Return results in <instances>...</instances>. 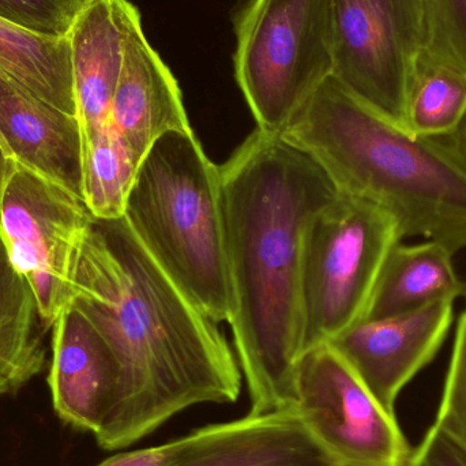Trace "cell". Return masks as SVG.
Returning a JSON list of instances; mask_svg holds the SVG:
<instances>
[{
  "label": "cell",
  "mask_w": 466,
  "mask_h": 466,
  "mask_svg": "<svg viewBox=\"0 0 466 466\" xmlns=\"http://www.w3.org/2000/svg\"><path fill=\"white\" fill-rule=\"evenodd\" d=\"M52 330L48 383L55 410L74 429L96 435L116 397L114 353L74 304L63 309Z\"/></svg>",
  "instance_id": "8fae6325"
},
{
  "label": "cell",
  "mask_w": 466,
  "mask_h": 466,
  "mask_svg": "<svg viewBox=\"0 0 466 466\" xmlns=\"http://www.w3.org/2000/svg\"><path fill=\"white\" fill-rule=\"evenodd\" d=\"M333 78L407 130L408 101L426 49L427 0H330Z\"/></svg>",
  "instance_id": "52a82bcc"
},
{
  "label": "cell",
  "mask_w": 466,
  "mask_h": 466,
  "mask_svg": "<svg viewBox=\"0 0 466 466\" xmlns=\"http://www.w3.org/2000/svg\"><path fill=\"white\" fill-rule=\"evenodd\" d=\"M407 466H466V451L442 432L430 427Z\"/></svg>",
  "instance_id": "d4e9b609"
},
{
  "label": "cell",
  "mask_w": 466,
  "mask_h": 466,
  "mask_svg": "<svg viewBox=\"0 0 466 466\" xmlns=\"http://www.w3.org/2000/svg\"><path fill=\"white\" fill-rule=\"evenodd\" d=\"M459 134H460V136H461V137H462V138H464V139H465V141H466V116H465L464 123H462L461 127H460Z\"/></svg>",
  "instance_id": "4316f807"
},
{
  "label": "cell",
  "mask_w": 466,
  "mask_h": 466,
  "mask_svg": "<svg viewBox=\"0 0 466 466\" xmlns=\"http://www.w3.org/2000/svg\"><path fill=\"white\" fill-rule=\"evenodd\" d=\"M453 257L437 241L397 244L386 260L366 319L407 314L435 301L457 300L466 288Z\"/></svg>",
  "instance_id": "2e32d148"
},
{
  "label": "cell",
  "mask_w": 466,
  "mask_h": 466,
  "mask_svg": "<svg viewBox=\"0 0 466 466\" xmlns=\"http://www.w3.org/2000/svg\"><path fill=\"white\" fill-rule=\"evenodd\" d=\"M309 155L339 194L393 216L404 238L466 249V141L413 136L329 76L279 134Z\"/></svg>",
  "instance_id": "3957f363"
},
{
  "label": "cell",
  "mask_w": 466,
  "mask_h": 466,
  "mask_svg": "<svg viewBox=\"0 0 466 466\" xmlns=\"http://www.w3.org/2000/svg\"><path fill=\"white\" fill-rule=\"evenodd\" d=\"M14 167H15V161L10 157L7 150L0 142V197H2L3 187H5L11 172H13Z\"/></svg>",
  "instance_id": "484cf974"
},
{
  "label": "cell",
  "mask_w": 466,
  "mask_h": 466,
  "mask_svg": "<svg viewBox=\"0 0 466 466\" xmlns=\"http://www.w3.org/2000/svg\"><path fill=\"white\" fill-rule=\"evenodd\" d=\"M196 437L197 430H194L185 437L177 438L163 445L116 454L111 459L104 460L97 466H172L193 445Z\"/></svg>",
  "instance_id": "cb8c5ba5"
},
{
  "label": "cell",
  "mask_w": 466,
  "mask_h": 466,
  "mask_svg": "<svg viewBox=\"0 0 466 466\" xmlns=\"http://www.w3.org/2000/svg\"><path fill=\"white\" fill-rule=\"evenodd\" d=\"M236 30L238 87L258 128L279 134L333 76L330 0H251Z\"/></svg>",
  "instance_id": "8992f818"
},
{
  "label": "cell",
  "mask_w": 466,
  "mask_h": 466,
  "mask_svg": "<svg viewBox=\"0 0 466 466\" xmlns=\"http://www.w3.org/2000/svg\"><path fill=\"white\" fill-rule=\"evenodd\" d=\"M81 10L74 0H0V19L46 37H67Z\"/></svg>",
  "instance_id": "603a6c76"
},
{
  "label": "cell",
  "mask_w": 466,
  "mask_h": 466,
  "mask_svg": "<svg viewBox=\"0 0 466 466\" xmlns=\"http://www.w3.org/2000/svg\"><path fill=\"white\" fill-rule=\"evenodd\" d=\"M74 2L78 3L79 5H81L82 8L85 7V5H89L92 0H74Z\"/></svg>",
  "instance_id": "83f0119b"
},
{
  "label": "cell",
  "mask_w": 466,
  "mask_h": 466,
  "mask_svg": "<svg viewBox=\"0 0 466 466\" xmlns=\"http://www.w3.org/2000/svg\"><path fill=\"white\" fill-rule=\"evenodd\" d=\"M114 353V407L95 435L104 451L139 442L188 408L240 396L238 359L218 329L153 259L125 218H93L73 301Z\"/></svg>",
  "instance_id": "6da1fadb"
},
{
  "label": "cell",
  "mask_w": 466,
  "mask_h": 466,
  "mask_svg": "<svg viewBox=\"0 0 466 466\" xmlns=\"http://www.w3.org/2000/svg\"><path fill=\"white\" fill-rule=\"evenodd\" d=\"M292 407L339 466H407L410 449L396 415L367 390L330 344L296 361Z\"/></svg>",
  "instance_id": "9c48e42d"
},
{
  "label": "cell",
  "mask_w": 466,
  "mask_h": 466,
  "mask_svg": "<svg viewBox=\"0 0 466 466\" xmlns=\"http://www.w3.org/2000/svg\"><path fill=\"white\" fill-rule=\"evenodd\" d=\"M138 14L128 0H92L68 32L82 139L109 127L128 29Z\"/></svg>",
  "instance_id": "9a60e30c"
},
{
  "label": "cell",
  "mask_w": 466,
  "mask_h": 466,
  "mask_svg": "<svg viewBox=\"0 0 466 466\" xmlns=\"http://www.w3.org/2000/svg\"><path fill=\"white\" fill-rule=\"evenodd\" d=\"M46 330L35 293L0 238V396L14 393L43 371Z\"/></svg>",
  "instance_id": "e0dca14e"
},
{
  "label": "cell",
  "mask_w": 466,
  "mask_h": 466,
  "mask_svg": "<svg viewBox=\"0 0 466 466\" xmlns=\"http://www.w3.org/2000/svg\"><path fill=\"white\" fill-rule=\"evenodd\" d=\"M431 427L466 451V311L457 326L437 419Z\"/></svg>",
  "instance_id": "7402d4cb"
},
{
  "label": "cell",
  "mask_w": 466,
  "mask_h": 466,
  "mask_svg": "<svg viewBox=\"0 0 466 466\" xmlns=\"http://www.w3.org/2000/svg\"><path fill=\"white\" fill-rule=\"evenodd\" d=\"M466 116V73L420 56L408 101L407 131L413 136L459 133Z\"/></svg>",
  "instance_id": "ffe728a7"
},
{
  "label": "cell",
  "mask_w": 466,
  "mask_h": 466,
  "mask_svg": "<svg viewBox=\"0 0 466 466\" xmlns=\"http://www.w3.org/2000/svg\"><path fill=\"white\" fill-rule=\"evenodd\" d=\"M401 228L382 208L339 194L309 224L301 259V353L366 319Z\"/></svg>",
  "instance_id": "5b68a950"
},
{
  "label": "cell",
  "mask_w": 466,
  "mask_h": 466,
  "mask_svg": "<svg viewBox=\"0 0 466 466\" xmlns=\"http://www.w3.org/2000/svg\"><path fill=\"white\" fill-rule=\"evenodd\" d=\"M456 300H441L407 314L366 319L328 342L396 415L401 391L434 360L451 331Z\"/></svg>",
  "instance_id": "30bf717a"
},
{
  "label": "cell",
  "mask_w": 466,
  "mask_h": 466,
  "mask_svg": "<svg viewBox=\"0 0 466 466\" xmlns=\"http://www.w3.org/2000/svg\"><path fill=\"white\" fill-rule=\"evenodd\" d=\"M85 202L15 163L0 197V238L52 329L73 301V279L93 223Z\"/></svg>",
  "instance_id": "ba28073f"
},
{
  "label": "cell",
  "mask_w": 466,
  "mask_h": 466,
  "mask_svg": "<svg viewBox=\"0 0 466 466\" xmlns=\"http://www.w3.org/2000/svg\"><path fill=\"white\" fill-rule=\"evenodd\" d=\"M141 160L112 130L82 139V199L97 220H119Z\"/></svg>",
  "instance_id": "d6986e66"
},
{
  "label": "cell",
  "mask_w": 466,
  "mask_h": 466,
  "mask_svg": "<svg viewBox=\"0 0 466 466\" xmlns=\"http://www.w3.org/2000/svg\"><path fill=\"white\" fill-rule=\"evenodd\" d=\"M421 56L466 73V0H427V41Z\"/></svg>",
  "instance_id": "44dd1931"
},
{
  "label": "cell",
  "mask_w": 466,
  "mask_h": 466,
  "mask_svg": "<svg viewBox=\"0 0 466 466\" xmlns=\"http://www.w3.org/2000/svg\"><path fill=\"white\" fill-rule=\"evenodd\" d=\"M134 235L216 322L232 312L220 167L194 131L161 137L142 158L126 204Z\"/></svg>",
  "instance_id": "277c9868"
},
{
  "label": "cell",
  "mask_w": 466,
  "mask_h": 466,
  "mask_svg": "<svg viewBox=\"0 0 466 466\" xmlns=\"http://www.w3.org/2000/svg\"><path fill=\"white\" fill-rule=\"evenodd\" d=\"M0 70L41 100L76 115L67 37H46L0 19Z\"/></svg>",
  "instance_id": "ac0fdd59"
},
{
  "label": "cell",
  "mask_w": 466,
  "mask_h": 466,
  "mask_svg": "<svg viewBox=\"0 0 466 466\" xmlns=\"http://www.w3.org/2000/svg\"><path fill=\"white\" fill-rule=\"evenodd\" d=\"M0 141L19 166L82 199V130L78 116L32 95L3 70Z\"/></svg>",
  "instance_id": "4fadbf2b"
},
{
  "label": "cell",
  "mask_w": 466,
  "mask_h": 466,
  "mask_svg": "<svg viewBox=\"0 0 466 466\" xmlns=\"http://www.w3.org/2000/svg\"><path fill=\"white\" fill-rule=\"evenodd\" d=\"M109 126L141 161L161 137L193 131L179 85L145 37L139 14L128 29Z\"/></svg>",
  "instance_id": "7c38bea8"
},
{
  "label": "cell",
  "mask_w": 466,
  "mask_h": 466,
  "mask_svg": "<svg viewBox=\"0 0 466 466\" xmlns=\"http://www.w3.org/2000/svg\"><path fill=\"white\" fill-rule=\"evenodd\" d=\"M229 318L251 415L292 405L301 353L304 236L339 196L328 175L279 134L257 130L220 167Z\"/></svg>",
  "instance_id": "7a4b0ae2"
},
{
  "label": "cell",
  "mask_w": 466,
  "mask_h": 466,
  "mask_svg": "<svg viewBox=\"0 0 466 466\" xmlns=\"http://www.w3.org/2000/svg\"><path fill=\"white\" fill-rule=\"evenodd\" d=\"M172 466H339L290 405L197 429L193 445Z\"/></svg>",
  "instance_id": "5bb4252c"
},
{
  "label": "cell",
  "mask_w": 466,
  "mask_h": 466,
  "mask_svg": "<svg viewBox=\"0 0 466 466\" xmlns=\"http://www.w3.org/2000/svg\"><path fill=\"white\" fill-rule=\"evenodd\" d=\"M0 142H2V141H0Z\"/></svg>",
  "instance_id": "f1b7e54d"
}]
</instances>
